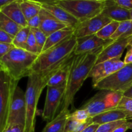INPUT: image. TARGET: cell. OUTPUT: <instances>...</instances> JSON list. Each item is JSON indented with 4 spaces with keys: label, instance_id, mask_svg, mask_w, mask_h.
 Here are the masks:
<instances>
[{
    "label": "cell",
    "instance_id": "1",
    "mask_svg": "<svg viewBox=\"0 0 132 132\" xmlns=\"http://www.w3.org/2000/svg\"><path fill=\"white\" fill-rule=\"evenodd\" d=\"M101 49L79 55L74 54L60 111H69L70 107H73L75 96L85 80L88 78L92 69L96 64L98 53Z\"/></svg>",
    "mask_w": 132,
    "mask_h": 132
},
{
    "label": "cell",
    "instance_id": "2",
    "mask_svg": "<svg viewBox=\"0 0 132 132\" xmlns=\"http://www.w3.org/2000/svg\"><path fill=\"white\" fill-rule=\"evenodd\" d=\"M65 63L48 72L41 73L30 72L28 76V82L25 91L27 106L25 132L35 131L36 117L37 115V104L41 93L43 89L47 86L48 81L50 77Z\"/></svg>",
    "mask_w": 132,
    "mask_h": 132
},
{
    "label": "cell",
    "instance_id": "3",
    "mask_svg": "<svg viewBox=\"0 0 132 132\" xmlns=\"http://www.w3.org/2000/svg\"><path fill=\"white\" fill-rule=\"evenodd\" d=\"M77 44V38L72 36L56 46L41 53L34 63L31 72L46 73L65 63L74 55Z\"/></svg>",
    "mask_w": 132,
    "mask_h": 132
},
{
    "label": "cell",
    "instance_id": "4",
    "mask_svg": "<svg viewBox=\"0 0 132 132\" xmlns=\"http://www.w3.org/2000/svg\"><path fill=\"white\" fill-rule=\"evenodd\" d=\"M38 55L26 50L14 47L0 59L1 70L10 77L19 81L23 77H28Z\"/></svg>",
    "mask_w": 132,
    "mask_h": 132
},
{
    "label": "cell",
    "instance_id": "5",
    "mask_svg": "<svg viewBox=\"0 0 132 132\" xmlns=\"http://www.w3.org/2000/svg\"><path fill=\"white\" fill-rule=\"evenodd\" d=\"M53 2L68 12L79 22H82L101 14L104 0H57Z\"/></svg>",
    "mask_w": 132,
    "mask_h": 132
},
{
    "label": "cell",
    "instance_id": "6",
    "mask_svg": "<svg viewBox=\"0 0 132 132\" xmlns=\"http://www.w3.org/2000/svg\"><path fill=\"white\" fill-rule=\"evenodd\" d=\"M18 81L0 70V132H4L8 123L12 98Z\"/></svg>",
    "mask_w": 132,
    "mask_h": 132
},
{
    "label": "cell",
    "instance_id": "7",
    "mask_svg": "<svg viewBox=\"0 0 132 132\" xmlns=\"http://www.w3.org/2000/svg\"><path fill=\"white\" fill-rule=\"evenodd\" d=\"M132 86V64L124 67L98 82L93 87L99 90L124 93Z\"/></svg>",
    "mask_w": 132,
    "mask_h": 132
},
{
    "label": "cell",
    "instance_id": "8",
    "mask_svg": "<svg viewBox=\"0 0 132 132\" xmlns=\"http://www.w3.org/2000/svg\"><path fill=\"white\" fill-rule=\"evenodd\" d=\"M66 85L53 87L46 86L47 92L42 113L43 119L45 121L48 122L56 117L57 112L63 103Z\"/></svg>",
    "mask_w": 132,
    "mask_h": 132
},
{
    "label": "cell",
    "instance_id": "9",
    "mask_svg": "<svg viewBox=\"0 0 132 132\" xmlns=\"http://www.w3.org/2000/svg\"><path fill=\"white\" fill-rule=\"evenodd\" d=\"M27 119L25 92L17 86L14 90L12 98L9 112L8 125L20 124L25 126Z\"/></svg>",
    "mask_w": 132,
    "mask_h": 132
},
{
    "label": "cell",
    "instance_id": "10",
    "mask_svg": "<svg viewBox=\"0 0 132 132\" xmlns=\"http://www.w3.org/2000/svg\"><path fill=\"white\" fill-rule=\"evenodd\" d=\"M111 21L110 19L100 14L91 19L80 22L75 28L73 36L79 39L95 35Z\"/></svg>",
    "mask_w": 132,
    "mask_h": 132
},
{
    "label": "cell",
    "instance_id": "11",
    "mask_svg": "<svg viewBox=\"0 0 132 132\" xmlns=\"http://www.w3.org/2000/svg\"><path fill=\"white\" fill-rule=\"evenodd\" d=\"M125 65L126 64L123 61L121 60V58H115L103 63H98L93 67L89 74L88 78L90 77L92 79L94 86Z\"/></svg>",
    "mask_w": 132,
    "mask_h": 132
},
{
    "label": "cell",
    "instance_id": "12",
    "mask_svg": "<svg viewBox=\"0 0 132 132\" xmlns=\"http://www.w3.org/2000/svg\"><path fill=\"white\" fill-rule=\"evenodd\" d=\"M131 39L132 36L113 40L104 46L98 53L96 64L115 58H121L125 49L129 46Z\"/></svg>",
    "mask_w": 132,
    "mask_h": 132
},
{
    "label": "cell",
    "instance_id": "13",
    "mask_svg": "<svg viewBox=\"0 0 132 132\" xmlns=\"http://www.w3.org/2000/svg\"><path fill=\"white\" fill-rule=\"evenodd\" d=\"M77 44L74 50L75 55L97 51L105 46L113 40H104L96 35L77 39Z\"/></svg>",
    "mask_w": 132,
    "mask_h": 132
},
{
    "label": "cell",
    "instance_id": "14",
    "mask_svg": "<svg viewBox=\"0 0 132 132\" xmlns=\"http://www.w3.org/2000/svg\"><path fill=\"white\" fill-rule=\"evenodd\" d=\"M108 92L107 90H101L100 92L90 98L81 108L85 110L91 119L110 110L106 101Z\"/></svg>",
    "mask_w": 132,
    "mask_h": 132
},
{
    "label": "cell",
    "instance_id": "15",
    "mask_svg": "<svg viewBox=\"0 0 132 132\" xmlns=\"http://www.w3.org/2000/svg\"><path fill=\"white\" fill-rule=\"evenodd\" d=\"M41 8L46 10L49 13L54 15L56 19L63 23L67 24L68 27H72L75 29L76 26L79 22L75 18H73L68 12L66 11L63 8L57 5L52 1H38Z\"/></svg>",
    "mask_w": 132,
    "mask_h": 132
},
{
    "label": "cell",
    "instance_id": "16",
    "mask_svg": "<svg viewBox=\"0 0 132 132\" xmlns=\"http://www.w3.org/2000/svg\"><path fill=\"white\" fill-rule=\"evenodd\" d=\"M39 15L41 21L39 28L47 37L55 32L68 27L43 8H41Z\"/></svg>",
    "mask_w": 132,
    "mask_h": 132
},
{
    "label": "cell",
    "instance_id": "17",
    "mask_svg": "<svg viewBox=\"0 0 132 132\" xmlns=\"http://www.w3.org/2000/svg\"><path fill=\"white\" fill-rule=\"evenodd\" d=\"M101 14L112 21L119 23L130 20V10L117 5L115 3L113 0L105 1V6Z\"/></svg>",
    "mask_w": 132,
    "mask_h": 132
},
{
    "label": "cell",
    "instance_id": "18",
    "mask_svg": "<svg viewBox=\"0 0 132 132\" xmlns=\"http://www.w3.org/2000/svg\"><path fill=\"white\" fill-rule=\"evenodd\" d=\"M1 12L21 27H27V21L24 18L20 6L19 0H13L3 9Z\"/></svg>",
    "mask_w": 132,
    "mask_h": 132
},
{
    "label": "cell",
    "instance_id": "19",
    "mask_svg": "<svg viewBox=\"0 0 132 132\" xmlns=\"http://www.w3.org/2000/svg\"><path fill=\"white\" fill-rule=\"evenodd\" d=\"M73 55L52 75V76L48 81L47 86L53 87V86H57L67 84Z\"/></svg>",
    "mask_w": 132,
    "mask_h": 132
},
{
    "label": "cell",
    "instance_id": "20",
    "mask_svg": "<svg viewBox=\"0 0 132 132\" xmlns=\"http://www.w3.org/2000/svg\"><path fill=\"white\" fill-rule=\"evenodd\" d=\"M73 33H74V28L70 27H67L63 29L59 30L52 34L47 37L42 52L46 51L53 46H56L62 41L68 39V37L73 36Z\"/></svg>",
    "mask_w": 132,
    "mask_h": 132
},
{
    "label": "cell",
    "instance_id": "21",
    "mask_svg": "<svg viewBox=\"0 0 132 132\" xmlns=\"http://www.w3.org/2000/svg\"><path fill=\"white\" fill-rule=\"evenodd\" d=\"M121 120H127L126 115L117 108L108 110L92 119L93 123L97 124L99 125Z\"/></svg>",
    "mask_w": 132,
    "mask_h": 132
},
{
    "label": "cell",
    "instance_id": "22",
    "mask_svg": "<svg viewBox=\"0 0 132 132\" xmlns=\"http://www.w3.org/2000/svg\"><path fill=\"white\" fill-rule=\"evenodd\" d=\"M70 113V110L60 111L52 121L47 122L41 132H64L66 122Z\"/></svg>",
    "mask_w": 132,
    "mask_h": 132
},
{
    "label": "cell",
    "instance_id": "23",
    "mask_svg": "<svg viewBox=\"0 0 132 132\" xmlns=\"http://www.w3.org/2000/svg\"><path fill=\"white\" fill-rule=\"evenodd\" d=\"M20 6L24 18L28 21L29 19L39 15L41 6L38 1H20Z\"/></svg>",
    "mask_w": 132,
    "mask_h": 132
},
{
    "label": "cell",
    "instance_id": "24",
    "mask_svg": "<svg viewBox=\"0 0 132 132\" xmlns=\"http://www.w3.org/2000/svg\"><path fill=\"white\" fill-rule=\"evenodd\" d=\"M22 28L23 27L13 21L3 13L0 12V28L1 30L14 37Z\"/></svg>",
    "mask_w": 132,
    "mask_h": 132
},
{
    "label": "cell",
    "instance_id": "25",
    "mask_svg": "<svg viewBox=\"0 0 132 132\" xmlns=\"http://www.w3.org/2000/svg\"><path fill=\"white\" fill-rule=\"evenodd\" d=\"M132 36V20H128L120 23L116 33L111 37L112 40L125 38Z\"/></svg>",
    "mask_w": 132,
    "mask_h": 132
},
{
    "label": "cell",
    "instance_id": "26",
    "mask_svg": "<svg viewBox=\"0 0 132 132\" xmlns=\"http://www.w3.org/2000/svg\"><path fill=\"white\" fill-rule=\"evenodd\" d=\"M30 32V28L28 27L22 28L14 37L12 45L15 48L26 50L27 41Z\"/></svg>",
    "mask_w": 132,
    "mask_h": 132
},
{
    "label": "cell",
    "instance_id": "27",
    "mask_svg": "<svg viewBox=\"0 0 132 132\" xmlns=\"http://www.w3.org/2000/svg\"><path fill=\"white\" fill-rule=\"evenodd\" d=\"M92 123V119H90L88 122L85 123H81L78 121H75L68 116L64 132H81Z\"/></svg>",
    "mask_w": 132,
    "mask_h": 132
},
{
    "label": "cell",
    "instance_id": "28",
    "mask_svg": "<svg viewBox=\"0 0 132 132\" xmlns=\"http://www.w3.org/2000/svg\"><path fill=\"white\" fill-rule=\"evenodd\" d=\"M120 23L115 21H112L110 23L104 26L100 31L96 34V36L99 38L103 39L104 40L111 39L113 34L116 33L117 28H119Z\"/></svg>",
    "mask_w": 132,
    "mask_h": 132
},
{
    "label": "cell",
    "instance_id": "29",
    "mask_svg": "<svg viewBox=\"0 0 132 132\" xmlns=\"http://www.w3.org/2000/svg\"><path fill=\"white\" fill-rule=\"evenodd\" d=\"M123 93L119 92H108L106 97V104L108 108L115 109L117 108V106L119 104L120 101L123 97Z\"/></svg>",
    "mask_w": 132,
    "mask_h": 132
},
{
    "label": "cell",
    "instance_id": "30",
    "mask_svg": "<svg viewBox=\"0 0 132 132\" xmlns=\"http://www.w3.org/2000/svg\"><path fill=\"white\" fill-rule=\"evenodd\" d=\"M117 109L123 112L127 117V121H132V98L123 96L117 107Z\"/></svg>",
    "mask_w": 132,
    "mask_h": 132
},
{
    "label": "cell",
    "instance_id": "31",
    "mask_svg": "<svg viewBox=\"0 0 132 132\" xmlns=\"http://www.w3.org/2000/svg\"><path fill=\"white\" fill-rule=\"evenodd\" d=\"M31 30L34 35L35 39H36V43L38 46V52L39 55L42 52L48 37L43 32V31H41L40 28H33V29H31Z\"/></svg>",
    "mask_w": 132,
    "mask_h": 132
},
{
    "label": "cell",
    "instance_id": "32",
    "mask_svg": "<svg viewBox=\"0 0 132 132\" xmlns=\"http://www.w3.org/2000/svg\"><path fill=\"white\" fill-rule=\"evenodd\" d=\"M127 120H121L116 122L100 125L95 132H113L119 126L127 122Z\"/></svg>",
    "mask_w": 132,
    "mask_h": 132
},
{
    "label": "cell",
    "instance_id": "33",
    "mask_svg": "<svg viewBox=\"0 0 132 132\" xmlns=\"http://www.w3.org/2000/svg\"><path fill=\"white\" fill-rule=\"evenodd\" d=\"M69 116L75 121H77L81 123H85L91 119L88 112L85 110L81 109V108L77 110L72 113H70Z\"/></svg>",
    "mask_w": 132,
    "mask_h": 132
},
{
    "label": "cell",
    "instance_id": "34",
    "mask_svg": "<svg viewBox=\"0 0 132 132\" xmlns=\"http://www.w3.org/2000/svg\"><path fill=\"white\" fill-rule=\"evenodd\" d=\"M26 50L32 54H36L39 55L38 52V46H37V43H36V39H35L34 35L30 29L29 35H28V39L27 41V45H26Z\"/></svg>",
    "mask_w": 132,
    "mask_h": 132
},
{
    "label": "cell",
    "instance_id": "35",
    "mask_svg": "<svg viewBox=\"0 0 132 132\" xmlns=\"http://www.w3.org/2000/svg\"><path fill=\"white\" fill-rule=\"evenodd\" d=\"M4 132H25V126L20 124H10L6 126Z\"/></svg>",
    "mask_w": 132,
    "mask_h": 132
},
{
    "label": "cell",
    "instance_id": "36",
    "mask_svg": "<svg viewBox=\"0 0 132 132\" xmlns=\"http://www.w3.org/2000/svg\"><path fill=\"white\" fill-rule=\"evenodd\" d=\"M15 46L11 43H0V59L7 54Z\"/></svg>",
    "mask_w": 132,
    "mask_h": 132
},
{
    "label": "cell",
    "instance_id": "37",
    "mask_svg": "<svg viewBox=\"0 0 132 132\" xmlns=\"http://www.w3.org/2000/svg\"><path fill=\"white\" fill-rule=\"evenodd\" d=\"M40 23H41V21H40L39 15H37L36 16L34 17V18H31L30 19H29L27 21V26L30 29H33V28H39Z\"/></svg>",
    "mask_w": 132,
    "mask_h": 132
},
{
    "label": "cell",
    "instance_id": "38",
    "mask_svg": "<svg viewBox=\"0 0 132 132\" xmlns=\"http://www.w3.org/2000/svg\"><path fill=\"white\" fill-rule=\"evenodd\" d=\"M13 39H14V37L0 28V43L12 44Z\"/></svg>",
    "mask_w": 132,
    "mask_h": 132
},
{
    "label": "cell",
    "instance_id": "39",
    "mask_svg": "<svg viewBox=\"0 0 132 132\" xmlns=\"http://www.w3.org/2000/svg\"><path fill=\"white\" fill-rule=\"evenodd\" d=\"M113 1L123 9L128 10L132 9V0H113Z\"/></svg>",
    "mask_w": 132,
    "mask_h": 132
},
{
    "label": "cell",
    "instance_id": "40",
    "mask_svg": "<svg viewBox=\"0 0 132 132\" xmlns=\"http://www.w3.org/2000/svg\"><path fill=\"white\" fill-rule=\"evenodd\" d=\"M123 61L125 64H132V48L131 47L128 50Z\"/></svg>",
    "mask_w": 132,
    "mask_h": 132
},
{
    "label": "cell",
    "instance_id": "41",
    "mask_svg": "<svg viewBox=\"0 0 132 132\" xmlns=\"http://www.w3.org/2000/svg\"><path fill=\"white\" fill-rule=\"evenodd\" d=\"M99 125H97V124L92 123L89 125L87 128H86L83 131L81 132H95L97 128L99 127Z\"/></svg>",
    "mask_w": 132,
    "mask_h": 132
},
{
    "label": "cell",
    "instance_id": "42",
    "mask_svg": "<svg viewBox=\"0 0 132 132\" xmlns=\"http://www.w3.org/2000/svg\"><path fill=\"white\" fill-rule=\"evenodd\" d=\"M128 121L126 123L123 124L121 126H119L113 132H126L128 130Z\"/></svg>",
    "mask_w": 132,
    "mask_h": 132
},
{
    "label": "cell",
    "instance_id": "43",
    "mask_svg": "<svg viewBox=\"0 0 132 132\" xmlns=\"http://www.w3.org/2000/svg\"><path fill=\"white\" fill-rule=\"evenodd\" d=\"M13 0H0V12L4 7L10 4Z\"/></svg>",
    "mask_w": 132,
    "mask_h": 132
},
{
    "label": "cell",
    "instance_id": "44",
    "mask_svg": "<svg viewBox=\"0 0 132 132\" xmlns=\"http://www.w3.org/2000/svg\"><path fill=\"white\" fill-rule=\"evenodd\" d=\"M123 95L125 97H126L132 98V86L127 90V91H126L124 93Z\"/></svg>",
    "mask_w": 132,
    "mask_h": 132
},
{
    "label": "cell",
    "instance_id": "45",
    "mask_svg": "<svg viewBox=\"0 0 132 132\" xmlns=\"http://www.w3.org/2000/svg\"><path fill=\"white\" fill-rule=\"evenodd\" d=\"M128 129L132 130V121L130 122L128 121Z\"/></svg>",
    "mask_w": 132,
    "mask_h": 132
},
{
    "label": "cell",
    "instance_id": "46",
    "mask_svg": "<svg viewBox=\"0 0 132 132\" xmlns=\"http://www.w3.org/2000/svg\"><path fill=\"white\" fill-rule=\"evenodd\" d=\"M130 20H132V9L130 10Z\"/></svg>",
    "mask_w": 132,
    "mask_h": 132
},
{
    "label": "cell",
    "instance_id": "47",
    "mask_svg": "<svg viewBox=\"0 0 132 132\" xmlns=\"http://www.w3.org/2000/svg\"><path fill=\"white\" fill-rule=\"evenodd\" d=\"M129 46H130V47H131L132 48V39H131V41H130V43H129Z\"/></svg>",
    "mask_w": 132,
    "mask_h": 132
},
{
    "label": "cell",
    "instance_id": "48",
    "mask_svg": "<svg viewBox=\"0 0 132 132\" xmlns=\"http://www.w3.org/2000/svg\"><path fill=\"white\" fill-rule=\"evenodd\" d=\"M0 70H1V66H0Z\"/></svg>",
    "mask_w": 132,
    "mask_h": 132
}]
</instances>
